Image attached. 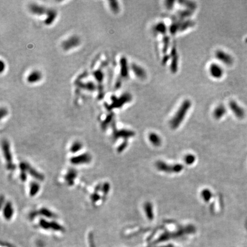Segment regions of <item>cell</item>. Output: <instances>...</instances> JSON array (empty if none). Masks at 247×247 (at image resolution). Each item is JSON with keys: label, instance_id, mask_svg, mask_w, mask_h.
I'll return each mask as SVG.
<instances>
[{"label": "cell", "instance_id": "obj_11", "mask_svg": "<svg viewBox=\"0 0 247 247\" xmlns=\"http://www.w3.org/2000/svg\"><path fill=\"white\" fill-rule=\"evenodd\" d=\"M41 79V74L39 71H33L29 75L27 80L29 83H35Z\"/></svg>", "mask_w": 247, "mask_h": 247}, {"label": "cell", "instance_id": "obj_2", "mask_svg": "<svg viewBox=\"0 0 247 247\" xmlns=\"http://www.w3.org/2000/svg\"><path fill=\"white\" fill-rule=\"evenodd\" d=\"M156 167L160 170L166 172H176L178 173L183 169V166L181 164H176L174 166H170L162 161H158L156 164Z\"/></svg>", "mask_w": 247, "mask_h": 247}, {"label": "cell", "instance_id": "obj_15", "mask_svg": "<svg viewBox=\"0 0 247 247\" xmlns=\"http://www.w3.org/2000/svg\"><path fill=\"white\" fill-rule=\"evenodd\" d=\"M154 31L158 33L165 34L167 31V27L163 23H159L154 28Z\"/></svg>", "mask_w": 247, "mask_h": 247}, {"label": "cell", "instance_id": "obj_27", "mask_svg": "<svg viewBox=\"0 0 247 247\" xmlns=\"http://www.w3.org/2000/svg\"><path fill=\"white\" fill-rule=\"evenodd\" d=\"M245 42H246V43H247V37L246 39H245Z\"/></svg>", "mask_w": 247, "mask_h": 247}, {"label": "cell", "instance_id": "obj_4", "mask_svg": "<svg viewBox=\"0 0 247 247\" xmlns=\"http://www.w3.org/2000/svg\"><path fill=\"white\" fill-rule=\"evenodd\" d=\"M209 72L211 76L214 79H221L224 74V70L222 67L216 63H212L209 67Z\"/></svg>", "mask_w": 247, "mask_h": 247}, {"label": "cell", "instance_id": "obj_6", "mask_svg": "<svg viewBox=\"0 0 247 247\" xmlns=\"http://www.w3.org/2000/svg\"><path fill=\"white\" fill-rule=\"evenodd\" d=\"M80 40L77 36H73L62 43V47L65 50H68L76 47L79 45Z\"/></svg>", "mask_w": 247, "mask_h": 247}, {"label": "cell", "instance_id": "obj_17", "mask_svg": "<svg viewBox=\"0 0 247 247\" xmlns=\"http://www.w3.org/2000/svg\"><path fill=\"white\" fill-rule=\"evenodd\" d=\"M144 208H145V211L148 218L149 220H152L153 218V212L152 204L149 202H147L145 204Z\"/></svg>", "mask_w": 247, "mask_h": 247}, {"label": "cell", "instance_id": "obj_3", "mask_svg": "<svg viewBox=\"0 0 247 247\" xmlns=\"http://www.w3.org/2000/svg\"><path fill=\"white\" fill-rule=\"evenodd\" d=\"M215 56L219 61L228 66L231 65L233 62L232 57L224 51L221 50L216 51Z\"/></svg>", "mask_w": 247, "mask_h": 247}, {"label": "cell", "instance_id": "obj_22", "mask_svg": "<svg viewBox=\"0 0 247 247\" xmlns=\"http://www.w3.org/2000/svg\"><path fill=\"white\" fill-rule=\"evenodd\" d=\"M202 196L205 201L208 202L212 197V193L208 189H205L202 192Z\"/></svg>", "mask_w": 247, "mask_h": 247}, {"label": "cell", "instance_id": "obj_14", "mask_svg": "<svg viewBox=\"0 0 247 247\" xmlns=\"http://www.w3.org/2000/svg\"><path fill=\"white\" fill-rule=\"evenodd\" d=\"M121 72L123 77H127L128 74V69L127 60L125 58H123L121 60Z\"/></svg>", "mask_w": 247, "mask_h": 247}, {"label": "cell", "instance_id": "obj_5", "mask_svg": "<svg viewBox=\"0 0 247 247\" xmlns=\"http://www.w3.org/2000/svg\"><path fill=\"white\" fill-rule=\"evenodd\" d=\"M229 106L231 111L235 114L236 117L243 118L245 115L244 109L236 101H231L230 102Z\"/></svg>", "mask_w": 247, "mask_h": 247}, {"label": "cell", "instance_id": "obj_1", "mask_svg": "<svg viewBox=\"0 0 247 247\" xmlns=\"http://www.w3.org/2000/svg\"><path fill=\"white\" fill-rule=\"evenodd\" d=\"M191 107V102L189 100H185L184 101L180 108H179L177 112L176 113L174 117L172 118L170 125L172 128L176 129L180 126L181 123L183 122L186 116V113Z\"/></svg>", "mask_w": 247, "mask_h": 247}, {"label": "cell", "instance_id": "obj_9", "mask_svg": "<svg viewBox=\"0 0 247 247\" xmlns=\"http://www.w3.org/2000/svg\"><path fill=\"white\" fill-rule=\"evenodd\" d=\"M227 113V109L223 105H220L216 107L214 110L213 114L216 119L222 118Z\"/></svg>", "mask_w": 247, "mask_h": 247}, {"label": "cell", "instance_id": "obj_8", "mask_svg": "<svg viewBox=\"0 0 247 247\" xmlns=\"http://www.w3.org/2000/svg\"><path fill=\"white\" fill-rule=\"evenodd\" d=\"M131 68L132 71L134 72L135 75L141 79H145L146 77V73L145 70L138 65L132 64Z\"/></svg>", "mask_w": 247, "mask_h": 247}, {"label": "cell", "instance_id": "obj_23", "mask_svg": "<svg viewBox=\"0 0 247 247\" xmlns=\"http://www.w3.org/2000/svg\"><path fill=\"white\" fill-rule=\"evenodd\" d=\"M195 157L192 155H188L185 156V163L188 165H191L192 164H193L195 162Z\"/></svg>", "mask_w": 247, "mask_h": 247}, {"label": "cell", "instance_id": "obj_25", "mask_svg": "<svg viewBox=\"0 0 247 247\" xmlns=\"http://www.w3.org/2000/svg\"><path fill=\"white\" fill-rule=\"evenodd\" d=\"M174 1H167L165 2V5H166L167 8L169 9H172L174 7Z\"/></svg>", "mask_w": 247, "mask_h": 247}, {"label": "cell", "instance_id": "obj_12", "mask_svg": "<svg viewBox=\"0 0 247 247\" xmlns=\"http://www.w3.org/2000/svg\"><path fill=\"white\" fill-rule=\"evenodd\" d=\"M172 61L171 63L170 68L173 72H176L177 70V63H178V57L176 54V52L175 49L172 50Z\"/></svg>", "mask_w": 247, "mask_h": 247}, {"label": "cell", "instance_id": "obj_26", "mask_svg": "<svg viewBox=\"0 0 247 247\" xmlns=\"http://www.w3.org/2000/svg\"><path fill=\"white\" fill-rule=\"evenodd\" d=\"M172 247L170 245H167V246H163V247Z\"/></svg>", "mask_w": 247, "mask_h": 247}, {"label": "cell", "instance_id": "obj_20", "mask_svg": "<svg viewBox=\"0 0 247 247\" xmlns=\"http://www.w3.org/2000/svg\"><path fill=\"white\" fill-rule=\"evenodd\" d=\"M192 11L189 9H186L184 11H181L178 12V15L181 18H185V17H189L192 14Z\"/></svg>", "mask_w": 247, "mask_h": 247}, {"label": "cell", "instance_id": "obj_19", "mask_svg": "<svg viewBox=\"0 0 247 247\" xmlns=\"http://www.w3.org/2000/svg\"><path fill=\"white\" fill-rule=\"evenodd\" d=\"M180 3L183 4V5L186 8H188V9L189 10H194V9L196 8V4L192 1H180Z\"/></svg>", "mask_w": 247, "mask_h": 247}, {"label": "cell", "instance_id": "obj_24", "mask_svg": "<svg viewBox=\"0 0 247 247\" xmlns=\"http://www.w3.org/2000/svg\"><path fill=\"white\" fill-rule=\"evenodd\" d=\"M163 43H164L163 51L164 52H166L168 49L169 45V39L168 36H165L164 37Z\"/></svg>", "mask_w": 247, "mask_h": 247}, {"label": "cell", "instance_id": "obj_7", "mask_svg": "<svg viewBox=\"0 0 247 247\" xmlns=\"http://www.w3.org/2000/svg\"><path fill=\"white\" fill-rule=\"evenodd\" d=\"M191 229V228H189ZM189 229H184L183 230H180L174 233H170V234H164L162 236H161L158 240H157L156 242H163V241H166L167 240H169L171 238H174V237H179V236L183 235L185 233H187L188 232V230H189Z\"/></svg>", "mask_w": 247, "mask_h": 247}, {"label": "cell", "instance_id": "obj_13", "mask_svg": "<svg viewBox=\"0 0 247 247\" xmlns=\"http://www.w3.org/2000/svg\"><path fill=\"white\" fill-rule=\"evenodd\" d=\"M149 139L155 146H159L161 144V139L157 134L152 133L149 135Z\"/></svg>", "mask_w": 247, "mask_h": 247}, {"label": "cell", "instance_id": "obj_18", "mask_svg": "<svg viewBox=\"0 0 247 247\" xmlns=\"http://www.w3.org/2000/svg\"><path fill=\"white\" fill-rule=\"evenodd\" d=\"M47 14H48V18L45 21V23L51 24L56 17V12L53 10H49Z\"/></svg>", "mask_w": 247, "mask_h": 247}, {"label": "cell", "instance_id": "obj_21", "mask_svg": "<svg viewBox=\"0 0 247 247\" xmlns=\"http://www.w3.org/2000/svg\"><path fill=\"white\" fill-rule=\"evenodd\" d=\"M109 5L111 6V8L112 9L113 12L114 13H117L119 11V5H118L117 1H110L109 2Z\"/></svg>", "mask_w": 247, "mask_h": 247}, {"label": "cell", "instance_id": "obj_10", "mask_svg": "<svg viewBox=\"0 0 247 247\" xmlns=\"http://www.w3.org/2000/svg\"><path fill=\"white\" fill-rule=\"evenodd\" d=\"M30 9L32 13L38 15H42L46 13H48L49 11V10H46L44 7L36 4H32L30 6Z\"/></svg>", "mask_w": 247, "mask_h": 247}, {"label": "cell", "instance_id": "obj_16", "mask_svg": "<svg viewBox=\"0 0 247 247\" xmlns=\"http://www.w3.org/2000/svg\"><path fill=\"white\" fill-rule=\"evenodd\" d=\"M193 25H194V23L191 20H187V21H184L183 23H179V30L180 31L185 30L186 29L192 27Z\"/></svg>", "mask_w": 247, "mask_h": 247}]
</instances>
